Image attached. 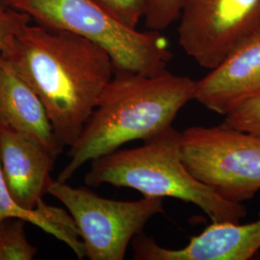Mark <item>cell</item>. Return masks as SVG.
<instances>
[{
	"label": "cell",
	"instance_id": "obj_1",
	"mask_svg": "<svg viewBox=\"0 0 260 260\" xmlns=\"http://www.w3.org/2000/svg\"><path fill=\"white\" fill-rule=\"evenodd\" d=\"M31 22L12 37L1 55L45 105L59 145L70 148L110 82L114 65L93 42Z\"/></svg>",
	"mask_w": 260,
	"mask_h": 260
},
{
	"label": "cell",
	"instance_id": "obj_2",
	"mask_svg": "<svg viewBox=\"0 0 260 260\" xmlns=\"http://www.w3.org/2000/svg\"><path fill=\"white\" fill-rule=\"evenodd\" d=\"M196 80L168 71L145 75L114 72L57 180L68 182L86 163L132 141L146 142L173 125L177 114L195 99Z\"/></svg>",
	"mask_w": 260,
	"mask_h": 260
},
{
	"label": "cell",
	"instance_id": "obj_3",
	"mask_svg": "<svg viewBox=\"0 0 260 260\" xmlns=\"http://www.w3.org/2000/svg\"><path fill=\"white\" fill-rule=\"evenodd\" d=\"M181 132L172 126L134 149H119L91 161L85 184H109L137 190L144 197L175 198L197 205L211 223H240L247 208L216 194L186 168Z\"/></svg>",
	"mask_w": 260,
	"mask_h": 260
},
{
	"label": "cell",
	"instance_id": "obj_4",
	"mask_svg": "<svg viewBox=\"0 0 260 260\" xmlns=\"http://www.w3.org/2000/svg\"><path fill=\"white\" fill-rule=\"evenodd\" d=\"M9 7L41 25L74 33L103 47L111 57L114 72L159 75L167 71L173 57L160 32L130 27L95 0H14Z\"/></svg>",
	"mask_w": 260,
	"mask_h": 260
},
{
	"label": "cell",
	"instance_id": "obj_5",
	"mask_svg": "<svg viewBox=\"0 0 260 260\" xmlns=\"http://www.w3.org/2000/svg\"><path fill=\"white\" fill-rule=\"evenodd\" d=\"M188 171L223 199L242 204L260 190V137L224 124L181 132Z\"/></svg>",
	"mask_w": 260,
	"mask_h": 260
},
{
	"label": "cell",
	"instance_id": "obj_6",
	"mask_svg": "<svg viewBox=\"0 0 260 260\" xmlns=\"http://www.w3.org/2000/svg\"><path fill=\"white\" fill-rule=\"evenodd\" d=\"M47 194L65 205L75 220L90 260H123L135 236L149 220L164 212L163 199L138 201L105 199L85 187L53 180Z\"/></svg>",
	"mask_w": 260,
	"mask_h": 260
},
{
	"label": "cell",
	"instance_id": "obj_7",
	"mask_svg": "<svg viewBox=\"0 0 260 260\" xmlns=\"http://www.w3.org/2000/svg\"><path fill=\"white\" fill-rule=\"evenodd\" d=\"M178 43L207 70L260 30V0H182Z\"/></svg>",
	"mask_w": 260,
	"mask_h": 260
},
{
	"label": "cell",
	"instance_id": "obj_8",
	"mask_svg": "<svg viewBox=\"0 0 260 260\" xmlns=\"http://www.w3.org/2000/svg\"><path fill=\"white\" fill-rule=\"evenodd\" d=\"M137 260H248L260 250V220L253 223H211L181 249L158 245L144 233L131 242Z\"/></svg>",
	"mask_w": 260,
	"mask_h": 260
},
{
	"label": "cell",
	"instance_id": "obj_9",
	"mask_svg": "<svg viewBox=\"0 0 260 260\" xmlns=\"http://www.w3.org/2000/svg\"><path fill=\"white\" fill-rule=\"evenodd\" d=\"M260 94V30L243 41L196 82L195 101L226 116Z\"/></svg>",
	"mask_w": 260,
	"mask_h": 260
},
{
	"label": "cell",
	"instance_id": "obj_10",
	"mask_svg": "<svg viewBox=\"0 0 260 260\" xmlns=\"http://www.w3.org/2000/svg\"><path fill=\"white\" fill-rule=\"evenodd\" d=\"M57 156L27 134L0 124V163L10 194L19 205L34 209L47 194Z\"/></svg>",
	"mask_w": 260,
	"mask_h": 260
},
{
	"label": "cell",
	"instance_id": "obj_11",
	"mask_svg": "<svg viewBox=\"0 0 260 260\" xmlns=\"http://www.w3.org/2000/svg\"><path fill=\"white\" fill-rule=\"evenodd\" d=\"M0 124L33 137L58 157L64 149L56 140L45 105L35 91L0 55Z\"/></svg>",
	"mask_w": 260,
	"mask_h": 260
},
{
	"label": "cell",
	"instance_id": "obj_12",
	"mask_svg": "<svg viewBox=\"0 0 260 260\" xmlns=\"http://www.w3.org/2000/svg\"><path fill=\"white\" fill-rule=\"evenodd\" d=\"M6 219H19L25 223H33L59 241L65 243L78 259L86 257L83 241L69 211L47 205L44 201H41L34 209H27L19 205L10 194L0 163V223Z\"/></svg>",
	"mask_w": 260,
	"mask_h": 260
},
{
	"label": "cell",
	"instance_id": "obj_13",
	"mask_svg": "<svg viewBox=\"0 0 260 260\" xmlns=\"http://www.w3.org/2000/svg\"><path fill=\"white\" fill-rule=\"evenodd\" d=\"M25 222L6 219L0 223V260H32L38 248L28 241Z\"/></svg>",
	"mask_w": 260,
	"mask_h": 260
},
{
	"label": "cell",
	"instance_id": "obj_14",
	"mask_svg": "<svg viewBox=\"0 0 260 260\" xmlns=\"http://www.w3.org/2000/svg\"><path fill=\"white\" fill-rule=\"evenodd\" d=\"M224 117L225 126L260 137V94L242 103Z\"/></svg>",
	"mask_w": 260,
	"mask_h": 260
},
{
	"label": "cell",
	"instance_id": "obj_15",
	"mask_svg": "<svg viewBox=\"0 0 260 260\" xmlns=\"http://www.w3.org/2000/svg\"><path fill=\"white\" fill-rule=\"evenodd\" d=\"M182 0H148L145 23L149 30L160 32L178 19Z\"/></svg>",
	"mask_w": 260,
	"mask_h": 260
},
{
	"label": "cell",
	"instance_id": "obj_16",
	"mask_svg": "<svg viewBox=\"0 0 260 260\" xmlns=\"http://www.w3.org/2000/svg\"><path fill=\"white\" fill-rule=\"evenodd\" d=\"M103 8L130 27L137 28L144 19L148 0H95Z\"/></svg>",
	"mask_w": 260,
	"mask_h": 260
},
{
	"label": "cell",
	"instance_id": "obj_17",
	"mask_svg": "<svg viewBox=\"0 0 260 260\" xmlns=\"http://www.w3.org/2000/svg\"><path fill=\"white\" fill-rule=\"evenodd\" d=\"M31 21L27 14L0 4V55L12 37Z\"/></svg>",
	"mask_w": 260,
	"mask_h": 260
},
{
	"label": "cell",
	"instance_id": "obj_18",
	"mask_svg": "<svg viewBox=\"0 0 260 260\" xmlns=\"http://www.w3.org/2000/svg\"><path fill=\"white\" fill-rule=\"evenodd\" d=\"M14 0H0V4L3 6H7L9 7L10 4L13 2Z\"/></svg>",
	"mask_w": 260,
	"mask_h": 260
}]
</instances>
